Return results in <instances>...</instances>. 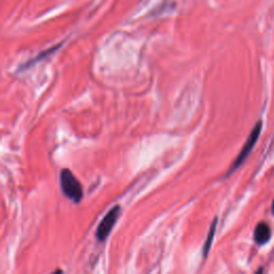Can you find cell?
I'll list each match as a JSON object with an SVG mask.
<instances>
[{
    "label": "cell",
    "mask_w": 274,
    "mask_h": 274,
    "mask_svg": "<svg viewBox=\"0 0 274 274\" xmlns=\"http://www.w3.org/2000/svg\"><path fill=\"white\" fill-rule=\"evenodd\" d=\"M60 187L62 193L74 203H80L84 196L83 186L70 169L64 168L60 173Z\"/></svg>",
    "instance_id": "cell-1"
},
{
    "label": "cell",
    "mask_w": 274,
    "mask_h": 274,
    "mask_svg": "<svg viewBox=\"0 0 274 274\" xmlns=\"http://www.w3.org/2000/svg\"><path fill=\"white\" fill-rule=\"evenodd\" d=\"M262 128H263V122L258 121L255 125V127L253 128L252 132H251L250 136L247 137V139L244 143L242 150H241V152L239 153L238 158L234 160V162L232 163V165L229 168V171H228L226 176H229L230 174H232L234 171H236L237 168H239L241 165L243 164L244 161L247 159V156H249L250 153L252 152L253 148L255 147V145H256V142L258 140V137L260 135V132H262Z\"/></svg>",
    "instance_id": "cell-2"
},
{
    "label": "cell",
    "mask_w": 274,
    "mask_h": 274,
    "mask_svg": "<svg viewBox=\"0 0 274 274\" xmlns=\"http://www.w3.org/2000/svg\"><path fill=\"white\" fill-rule=\"evenodd\" d=\"M120 211H121L120 206H115L114 208L110 209V210L107 212V214L101 221L100 225L97 226L96 233H95V237L100 241V242L105 241L106 238L109 236L110 231H112L117 220L119 218Z\"/></svg>",
    "instance_id": "cell-3"
},
{
    "label": "cell",
    "mask_w": 274,
    "mask_h": 274,
    "mask_svg": "<svg viewBox=\"0 0 274 274\" xmlns=\"http://www.w3.org/2000/svg\"><path fill=\"white\" fill-rule=\"evenodd\" d=\"M270 228L266 223H259L256 228L255 232H254V239H255L256 243L265 244L268 242L270 239Z\"/></svg>",
    "instance_id": "cell-4"
},
{
    "label": "cell",
    "mask_w": 274,
    "mask_h": 274,
    "mask_svg": "<svg viewBox=\"0 0 274 274\" xmlns=\"http://www.w3.org/2000/svg\"><path fill=\"white\" fill-rule=\"evenodd\" d=\"M217 227H218V218H215L213 220V222H212L210 229H209L208 236H207V239H206V242H205L204 247H203V256H204V258H206L208 256V253H209V251H210V249H211V245H212V242H213L214 234H215V230H217Z\"/></svg>",
    "instance_id": "cell-5"
},
{
    "label": "cell",
    "mask_w": 274,
    "mask_h": 274,
    "mask_svg": "<svg viewBox=\"0 0 274 274\" xmlns=\"http://www.w3.org/2000/svg\"><path fill=\"white\" fill-rule=\"evenodd\" d=\"M61 46V45L60 44H58V45H56V46H53V47H51V48H49V49H46V50H44V51H42V53H40V54H39L36 58H34V59H31L29 62H27V63H25L24 64V66H22L21 67V69L22 70H26V69H29L30 67H32V66H34V64H36L37 62H39V61H41V60H43L44 59V58L45 57H47L48 55H50V54H53L54 53V51L56 50V49H58V48H59Z\"/></svg>",
    "instance_id": "cell-6"
},
{
    "label": "cell",
    "mask_w": 274,
    "mask_h": 274,
    "mask_svg": "<svg viewBox=\"0 0 274 274\" xmlns=\"http://www.w3.org/2000/svg\"><path fill=\"white\" fill-rule=\"evenodd\" d=\"M272 211L274 213V200H273V204H272Z\"/></svg>",
    "instance_id": "cell-7"
}]
</instances>
